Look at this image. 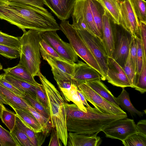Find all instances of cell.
Here are the masks:
<instances>
[{"instance_id":"7402d4cb","label":"cell","mask_w":146,"mask_h":146,"mask_svg":"<svg viewBox=\"0 0 146 146\" xmlns=\"http://www.w3.org/2000/svg\"><path fill=\"white\" fill-rule=\"evenodd\" d=\"M41 55L43 60L46 61L50 66H53L60 70L72 78L73 75L74 64L68 62L58 59L41 51Z\"/></svg>"},{"instance_id":"30bf717a","label":"cell","mask_w":146,"mask_h":146,"mask_svg":"<svg viewBox=\"0 0 146 146\" xmlns=\"http://www.w3.org/2000/svg\"><path fill=\"white\" fill-rule=\"evenodd\" d=\"M87 101L102 112L109 114L125 113L120 108H118L108 102L84 82L77 85Z\"/></svg>"},{"instance_id":"f546056e","label":"cell","mask_w":146,"mask_h":146,"mask_svg":"<svg viewBox=\"0 0 146 146\" xmlns=\"http://www.w3.org/2000/svg\"><path fill=\"white\" fill-rule=\"evenodd\" d=\"M23 98L27 101L34 108L42 115L46 118H50L48 110L37 97L28 94H25V96Z\"/></svg>"},{"instance_id":"277c9868","label":"cell","mask_w":146,"mask_h":146,"mask_svg":"<svg viewBox=\"0 0 146 146\" xmlns=\"http://www.w3.org/2000/svg\"><path fill=\"white\" fill-rule=\"evenodd\" d=\"M41 32L29 29L23 31L20 37L21 44L19 64L24 66L34 77L41 73V56L40 44L42 39Z\"/></svg>"},{"instance_id":"6da1fadb","label":"cell","mask_w":146,"mask_h":146,"mask_svg":"<svg viewBox=\"0 0 146 146\" xmlns=\"http://www.w3.org/2000/svg\"><path fill=\"white\" fill-rule=\"evenodd\" d=\"M0 19L16 26L23 32L26 29L41 33L55 31L58 26L54 17L48 11L7 0H0Z\"/></svg>"},{"instance_id":"2e32d148","label":"cell","mask_w":146,"mask_h":146,"mask_svg":"<svg viewBox=\"0 0 146 146\" xmlns=\"http://www.w3.org/2000/svg\"><path fill=\"white\" fill-rule=\"evenodd\" d=\"M69 132L67 146H99L102 142L98 133L88 135Z\"/></svg>"},{"instance_id":"44dd1931","label":"cell","mask_w":146,"mask_h":146,"mask_svg":"<svg viewBox=\"0 0 146 146\" xmlns=\"http://www.w3.org/2000/svg\"><path fill=\"white\" fill-rule=\"evenodd\" d=\"M84 83L106 100L117 107L120 108L116 100V97L101 80H91Z\"/></svg>"},{"instance_id":"e0dca14e","label":"cell","mask_w":146,"mask_h":146,"mask_svg":"<svg viewBox=\"0 0 146 146\" xmlns=\"http://www.w3.org/2000/svg\"><path fill=\"white\" fill-rule=\"evenodd\" d=\"M113 21L106 11L102 19V40L108 56L111 57L113 50Z\"/></svg>"},{"instance_id":"52a82bcc","label":"cell","mask_w":146,"mask_h":146,"mask_svg":"<svg viewBox=\"0 0 146 146\" xmlns=\"http://www.w3.org/2000/svg\"><path fill=\"white\" fill-rule=\"evenodd\" d=\"M113 50L111 57L123 67L129 53L133 36L121 25L113 21Z\"/></svg>"},{"instance_id":"4fadbf2b","label":"cell","mask_w":146,"mask_h":146,"mask_svg":"<svg viewBox=\"0 0 146 146\" xmlns=\"http://www.w3.org/2000/svg\"><path fill=\"white\" fill-rule=\"evenodd\" d=\"M106 79L113 86L124 88L131 87L130 82L122 68L111 57L108 56Z\"/></svg>"},{"instance_id":"8fae6325","label":"cell","mask_w":146,"mask_h":146,"mask_svg":"<svg viewBox=\"0 0 146 146\" xmlns=\"http://www.w3.org/2000/svg\"><path fill=\"white\" fill-rule=\"evenodd\" d=\"M119 24L135 37H140L139 21L134 10L131 0H119Z\"/></svg>"},{"instance_id":"74e56055","label":"cell","mask_w":146,"mask_h":146,"mask_svg":"<svg viewBox=\"0 0 146 146\" xmlns=\"http://www.w3.org/2000/svg\"><path fill=\"white\" fill-rule=\"evenodd\" d=\"M1 118L3 122L11 132L15 125L16 113L5 108L2 111Z\"/></svg>"},{"instance_id":"816d5d0a","label":"cell","mask_w":146,"mask_h":146,"mask_svg":"<svg viewBox=\"0 0 146 146\" xmlns=\"http://www.w3.org/2000/svg\"><path fill=\"white\" fill-rule=\"evenodd\" d=\"M0 103L3 104L8 105L9 106V104L6 100L0 94Z\"/></svg>"},{"instance_id":"5b68a950","label":"cell","mask_w":146,"mask_h":146,"mask_svg":"<svg viewBox=\"0 0 146 146\" xmlns=\"http://www.w3.org/2000/svg\"><path fill=\"white\" fill-rule=\"evenodd\" d=\"M60 29L64 34L78 56L96 70L101 76V80H106L105 76L96 60L82 40L78 31L66 20L62 21Z\"/></svg>"},{"instance_id":"7dc6e473","label":"cell","mask_w":146,"mask_h":146,"mask_svg":"<svg viewBox=\"0 0 146 146\" xmlns=\"http://www.w3.org/2000/svg\"><path fill=\"white\" fill-rule=\"evenodd\" d=\"M32 5L44 11L48 10L44 7V3L42 0H7Z\"/></svg>"},{"instance_id":"ba28073f","label":"cell","mask_w":146,"mask_h":146,"mask_svg":"<svg viewBox=\"0 0 146 146\" xmlns=\"http://www.w3.org/2000/svg\"><path fill=\"white\" fill-rule=\"evenodd\" d=\"M77 30L96 60L106 77L108 56L102 39L86 30Z\"/></svg>"},{"instance_id":"f35d334b","label":"cell","mask_w":146,"mask_h":146,"mask_svg":"<svg viewBox=\"0 0 146 146\" xmlns=\"http://www.w3.org/2000/svg\"><path fill=\"white\" fill-rule=\"evenodd\" d=\"M122 68L130 82L131 88H134L136 74L132 64L129 52L124 65Z\"/></svg>"},{"instance_id":"d4e9b609","label":"cell","mask_w":146,"mask_h":146,"mask_svg":"<svg viewBox=\"0 0 146 146\" xmlns=\"http://www.w3.org/2000/svg\"><path fill=\"white\" fill-rule=\"evenodd\" d=\"M4 75L6 80L23 93L37 97L35 85L17 79L5 73Z\"/></svg>"},{"instance_id":"c3c4849f","label":"cell","mask_w":146,"mask_h":146,"mask_svg":"<svg viewBox=\"0 0 146 146\" xmlns=\"http://www.w3.org/2000/svg\"><path fill=\"white\" fill-rule=\"evenodd\" d=\"M55 128H52V133L50 139L49 146H61L62 145L60 142Z\"/></svg>"},{"instance_id":"ac0fdd59","label":"cell","mask_w":146,"mask_h":146,"mask_svg":"<svg viewBox=\"0 0 146 146\" xmlns=\"http://www.w3.org/2000/svg\"><path fill=\"white\" fill-rule=\"evenodd\" d=\"M0 94L14 110H27L30 104L23 98L18 96L0 84Z\"/></svg>"},{"instance_id":"d6986e66","label":"cell","mask_w":146,"mask_h":146,"mask_svg":"<svg viewBox=\"0 0 146 146\" xmlns=\"http://www.w3.org/2000/svg\"><path fill=\"white\" fill-rule=\"evenodd\" d=\"M61 95L63 98L70 90L71 86L73 83L72 77L60 70L53 66H50Z\"/></svg>"},{"instance_id":"9c48e42d","label":"cell","mask_w":146,"mask_h":146,"mask_svg":"<svg viewBox=\"0 0 146 146\" xmlns=\"http://www.w3.org/2000/svg\"><path fill=\"white\" fill-rule=\"evenodd\" d=\"M42 38L62 58L74 64L78 60V56L70 43L64 41L56 31H48L41 33Z\"/></svg>"},{"instance_id":"9a60e30c","label":"cell","mask_w":146,"mask_h":146,"mask_svg":"<svg viewBox=\"0 0 146 146\" xmlns=\"http://www.w3.org/2000/svg\"><path fill=\"white\" fill-rule=\"evenodd\" d=\"M45 5L62 21L70 17L76 0H42Z\"/></svg>"},{"instance_id":"83f0119b","label":"cell","mask_w":146,"mask_h":146,"mask_svg":"<svg viewBox=\"0 0 146 146\" xmlns=\"http://www.w3.org/2000/svg\"><path fill=\"white\" fill-rule=\"evenodd\" d=\"M26 109L35 117L41 127L42 134L47 137L51 131L52 127L50 118H46L38 113L30 104Z\"/></svg>"},{"instance_id":"8d00e7d4","label":"cell","mask_w":146,"mask_h":146,"mask_svg":"<svg viewBox=\"0 0 146 146\" xmlns=\"http://www.w3.org/2000/svg\"><path fill=\"white\" fill-rule=\"evenodd\" d=\"M11 132L19 146H34L26 134L18 129L15 125Z\"/></svg>"},{"instance_id":"7bdbcfd3","label":"cell","mask_w":146,"mask_h":146,"mask_svg":"<svg viewBox=\"0 0 146 146\" xmlns=\"http://www.w3.org/2000/svg\"><path fill=\"white\" fill-rule=\"evenodd\" d=\"M129 52L132 64L136 74L137 71V46L135 38L133 36L130 46Z\"/></svg>"},{"instance_id":"cb8c5ba5","label":"cell","mask_w":146,"mask_h":146,"mask_svg":"<svg viewBox=\"0 0 146 146\" xmlns=\"http://www.w3.org/2000/svg\"><path fill=\"white\" fill-rule=\"evenodd\" d=\"M116 100L121 108L127 111L132 116L137 115L141 117L143 116L144 113L136 109L132 104L130 99L129 93L124 88Z\"/></svg>"},{"instance_id":"4316f807","label":"cell","mask_w":146,"mask_h":146,"mask_svg":"<svg viewBox=\"0 0 146 146\" xmlns=\"http://www.w3.org/2000/svg\"><path fill=\"white\" fill-rule=\"evenodd\" d=\"M16 114L31 128L36 133L42 132L41 126L34 116L27 110L15 109Z\"/></svg>"},{"instance_id":"f5cc1de1","label":"cell","mask_w":146,"mask_h":146,"mask_svg":"<svg viewBox=\"0 0 146 146\" xmlns=\"http://www.w3.org/2000/svg\"><path fill=\"white\" fill-rule=\"evenodd\" d=\"M5 108L3 104L0 103V118H1L3 110Z\"/></svg>"},{"instance_id":"f6af8a7d","label":"cell","mask_w":146,"mask_h":146,"mask_svg":"<svg viewBox=\"0 0 146 146\" xmlns=\"http://www.w3.org/2000/svg\"><path fill=\"white\" fill-rule=\"evenodd\" d=\"M0 84L13 92L17 96L23 98H24L25 94L20 91L6 80L4 78V74H0Z\"/></svg>"},{"instance_id":"836d02e7","label":"cell","mask_w":146,"mask_h":146,"mask_svg":"<svg viewBox=\"0 0 146 146\" xmlns=\"http://www.w3.org/2000/svg\"><path fill=\"white\" fill-rule=\"evenodd\" d=\"M0 44L5 45L20 51L19 38L9 35L0 31Z\"/></svg>"},{"instance_id":"db71d44e","label":"cell","mask_w":146,"mask_h":146,"mask_svg":"<svg viewBox=\"0 0 146 146\" xmlns=\"http://www.w3.org/2000/svg\"><path fill=\"white\" fill-rule=\"evenodd\" d=\"M3 69V66L1 65V63H0V70H2Z\"/></svg>"},{"instance_id":"e575fe53","label":"cell","mask_w":146,"mask_h":146,"mask_svg":"<svg viewBox=\"0 0 146 146\" xmlns=\"http://www.w3.org/2000/svg\"><path fill=\"white\" fill-rule=\"evenodd\" d=\"M0 145L1 146H19L11 132L5 129L0 125Z\"/></svg>"},{"instance_id":"b9f144b4","label":"cell","mask_w":146,"mask_h":146,"mask_svg":"<svg viewBox=\"0 0 146 146\" xmlns=\"http://www.w3.org/2000/svg\"><path fill=\"white\" fill-rule=\"evenodd\" d=\"M135 39L137 46V71L136 75H138L140 73L142 68L143 53L140 38L136 37Z\"/></svg>"},{"instance_id":"f1b7e54d","label":"cell","mask_w":146,"mask_h":146,"mask_svg":"<svg viewBox=\"0 0 146 146\" xmlns=\"http://www.w3.org/2000/svg\"><path fill=\"white\" fill-rule=\"evenodd\" d=\"M15 125L26 134L34 146H37V133H35L30 127L16 114Z\"/></svg>"},{"instance_id":"603a6c76","label":"cell","mask_w":146,"mask_h":146,"mask_svg":"<svg viewBox=\"0 0 146 146\" xmlns=\"http://www.w3.org/2000/svg\"><path fill=\"white\" fill-rule=\"evenodd\" d=\"M89 1L94 22L102 36L103 32L102 19L106 11L99 0Z\"/></svg>"},{"instance_id":"d590c367","label":"cell","mask_w":146,"mask_h":146,"mask_svg":"<svg viewBox=\"0 0 146 146\" xmlns=\"http://www.w3.org/2000/svg\"><path fill=\"white\" fill-rule=\"evenodd\" d=\"M139 21L146 22V2L145 0H131Z\"/></svg>"},{"instance_id":"f907efd6","label":"cell","mask_w":146,"mask_h":146,"mask_svg":"<svg viewBox=\"0 0 146 146\" xmlns=\"http://www.w3.org/2000/svg\"><path fill=\"white\" fill-rule=\"evenodd\" d=\"M77 93L79 96L82 103L84 106H86V107H88L90 105L88 103L86 99L84 96L81 91L78 89L77 88Z\"/></svg>"},{"instance_id":"7c38bea8","label":"cell","mask_w":146,"mask_h":146,"mask_svg":"<svg viewBox=\"0 0 146 146\" xmlns=\"http://www.w3.org/2000/svg\"><path fill=\"white\" fill-rule=\"evenodd\" d=\"M106 137L123 141L131 135L136 132L134 120L125 118L114 121L103 128Z\"/></svg>"},{"instance_id":"1f68e13d","label":"cell","mask_w":146,"mask_h":146,"mask_svg":"<svg viewBox=\"0 0 146 146\" xmlns=\"http://www.w3.org/2000/svg\"><path fill=\"white\" fill-rule=\"evenodd\" d=\"M122 141L125 146H146V135L137 132Z\"/></svg>"},{"instance_id":"ab89813d","label":"cell","mask_w":146,"mask_h":146,"mask_svg":"<svg viewBox=\"0 0 146 146\" xmlns=\"http://www.w3.org/2000/svg\"><path fill=\"white\" fill-rule=\"evenodd\" d=\"M0 54L9 59H12L20 57V50L0 44Z\"/></svg>"},{"instance_id":"d6a6232c","label":"cell","mask_w":146,"mask_h":146,"mask_svg":"<svg viewBox=\"0 0 146 146\" xmlns=\"http://www.w3.org/2000/svg\"><path fill=\"white\" fill-rule=\"evenodd\" d=\"M77 86L73 83L64 100L67 102H72L76 105L81 110L85 112H87L86 107L83 104L77 93Z\"/></svg>"},{"instance_id":"484cf974","label":"cell","mask_w":146,"mask_h":146,"mask_svg":"<svg viewBox=\"0 0 146 146\" xmlns=\"http://www.w3.org/2000/svg\"><path fill=\"white\" fill-rule=\"evenodd\" d=\"M114 22L119 24V0H99Z\"/></svg>"},{"instance_id":"681fc988","label":"cell","mask_w":146,"mask_h":146,"mask_svg":"<svg viewBox=\"0 0 146 146\" xmlns=\"http://www.w3.org/2000/svg\"><path fill=\"white\" fill-rule=\"evenodd\" d=\"M136 129L137 132L146 135V120L139 121L136 124Z\"/></svg>"},{"instance_id":"3957f363","label":"cell","mask_w":146,"mask_h":146,"mask_svg":"<svg viewBox=\"0 0 146 146\" xmlns=\"http://www.w3.org/2000/svg\"><path fill=\"white\" fill-rule=\"evenodd\" d=\"M45 92L53 128L64 146H67L68 133L64 100L55 86L41 73L38 76Z\"/></svg>"},{"instance_id":"ffe728a7","label":"cell","mask_w":146,"mask_h":146,"mask_svg":"<svg viewBox=\"0 0 146 146\" xmlns=\"http://www.w3.org/2000/svg\"><path fill=\"white\" fill-rule=\"evenodd\" d=\"M5 74L12 76L17 79L22 80L34 85H38L29 72L22 65L19 63L11 68L3 69Z\"/></svg>"},{"instance_id":"bcb514c9","label":"cell","mask_w":146,"mask_h":146,"mask_svg":"<svg viewBox=\"0 0 146 146\" xmlns=\"http://www.w3.org/2000/svg\"><path fill=\"white\" fill-rule=\"evenodd\" d=\"M139 32L143 55L146 58V22L139 21Z\"/></svg>"},{"instance_id":"4dcf8cb0","label":"cell","mask_w":146,"mask_h":146,"mask_svg":"<svg viewBox=\"0 0 146 146\" xmlns=\"http://www.w3.org/2000/svg\"><path fill=\"white\" fill-rule=\"evenodd\" d=\"M146 58L144 55L142 68L140 73L136 75L134 88L141 94L146 92Z\"/></svg>"},{"instance_id":"5bb4252c","label":"cell","mask_w":146,"mask_h":146,"mask_svg":"<svg viewBox=\"0 0 146 146\" xmlns=\"http://www.w3.org/2000/svg\"><path fill=\"white\" fill-rule=\"evenodd\" d=\"M72 79L76 86L83 82L95 80H101L100 74L86 63L78 60L74 64Z\"/></svg>"},{"instance_id":"60d3db41","label":"cell","mask_w":146,"mask_h":146,"mask_svg":"<svg viewBox=\"0 0 146 146\" xmlns=\"http://www.w3.org/2000/svg\"><path fill=\"white\" fill-rule=\"evenodd\" d=\"M40 51L44 52L58 59L68 62L60 56L42 38L40 42Z\"/></svg>"},{"instance_id":"8992f818","label":"cell","mask_w":146,"mask_h":146,"mask_svg":"<svg viewBox=\"0 0 146 146\" xmlns=\"http://www.w3.org/2000/svg\"><path fill=\"white\" fill-rule=\"evenodd\" d=\"M71 15L72 25L77 30H86L102 40L94 22L89 0H76Z\"/></svg>"},{"instance_id":"7a4b0ae2","label":"cell","mask_w":146,"mask_h":146,"mask_svg":"<svg viewBox=\"0 0 146 146\" xmlns=\"http://www.w3.org/2000/svg\"><path fill=\"white\" fill-rule=\"evenodd\" d=\"M66 126L68 132L92 134L99 133L111 123L127 117L126 113L109 114L89 106L87 112L81 110L75 104L65 102Z\"/></svg>"},{"instance_id":"ee69618b","label":"cell","mask_w":146,"mask_h":146,"mask_svg":"<svg viewBox=\"0 0 146 146\" xmlns=\"http://www.w3.org/2000/svg\"><path fill=\"white\" fill-rule=\"evenodd\" d=\"M35 86L37 98L48 110L47 98L42 85L39 84L38 85H35Z\"/></svg>"}]
</instances>
